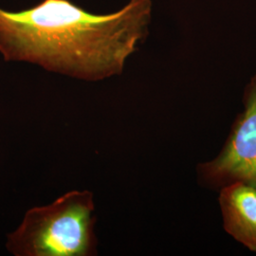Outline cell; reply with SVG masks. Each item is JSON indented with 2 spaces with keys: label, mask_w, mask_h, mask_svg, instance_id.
Masks as SVG:
<instances>
[{
  "label": "cell",
  "mask_w": 256,
  "mask_h": 256,
  "mask_svg": "<svg viewBox=\"0 0 256 256\" xmlns=\"http://www.w3.org/2000/svg\"><path fill=\"white\" fill-rule=\"evenodd\" d=\"M151 0H130L110 14H93L70 0H43L19 12L0 9V52L5 61L97 81L122 74L144 38Z\"/></svg>",
  "instance_id": "cell-1"
},
{
  "label": "cell",
  "mask_w": 256,
  "mask_h": 256,
  "mask_svg": "<svg viewBox=\"0 0 256 256\" xmlns=\"http://www.w3.org/2000/svg\"><path fill=\"white\" fill-rule=\"evenodd\" d=\"M96 216L92 192L70 191L52 204L28 210L6 247L16 256L97 254Z\"/></svg>",
  "instance_id": "cell-2"
},
{
  "label": "cell",
  "mask_w": 256,
  "mask_h": 256,
  "mask_svg": "<svg viewBox=\"0 0 256 256\" xmlns=\"http://www.w3.org/2000/svg\"><path fill=\"white\" fill-rule=\"evenodd\" d=\"M244 104L220 155L200 168L212 186L243 182L256 188V75L248 84Z\"/></svg>",
  "instance_id": "cell-3"
},
{
  "label": "cell",
  "mask_w": 256,
  "mask_h": 256,
  "mask_svg": "<svg viewBox=\"0 0 256 256\" xmlns=\"http://www.w3.org/2000/svg\"><path fill=\"white\" fill-rule=\"evenodd\" d=\"M220 203L226 232L256 252V187L243 182L225 185Z\"/></svg>",
  "instance_id": "cell-4"
}]
</instances>
